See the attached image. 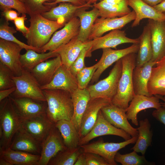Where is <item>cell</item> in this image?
Instances as JSON below:
<instances>
[{"label":"cell","mask_w":165,"mask_h":165,"mask_svg":"<svg viewBox=\"0 0 165 165\" xmlns=\"http://www.w3.org/2000/svg\"><path fill=\"white\" fill-rule=\"evenodd\" d=\"M30 17V26L24 37L28 45L40 50L49 41L53 33L66 23L61 21L47 19L41 14Z\"/></svg>","instance_id":"cell-1"},{"label":"cell","mask_w":165,"mask_h":165,"mask_svg":"<svg viewBox=\"0 0 165 165\" xmlns=\"http://www.w3.org/2000/svg\"><path fill=\"white\" fill-rule=\"evenodd\" d=\"M47 104L46 113L54 123L61 120L71 121L74 107L71 93L56 89L42 90Z\"/></svg>","instance_id":"cell-2"},{"label":"cell","mask_w":165,"mask_h":165,"mask_svg":"<svg viewBox=\"0 0 165 165\" xmlns=\"http://www.w3.org/2000/svg\"><path fill=\"white\" fill-rule=\"evenodd\" d=\"M136 53L129 54L121 58L122 71L117 92L111 103L126 110L135 95L133 88L132 74L136 66Z\"/></svg>","instance_id":"cell-3"},{"label":"cell","mask_w":165,"mask_h":165,"mask_svg":"<svg viewBox=\"0 0 165 165\" xmlns=\"http://www.w3.org/2000/svg\"><path fill=\"white\" fill-rule=\"evenodd\" d=\"M21 123L9 96L0 101V149L9 147Z\"/></svg>","instance_id":"cell-4"},{"label":"cell","mask_w":165,"mask_h":165,"mask_svg":"<svg viewBox=\"0 0 165 165\" xmlns=\"http://www.w3.org/2000/svg\"><path fill=\"white\" fill-rule=\"evenodd\" d=\"M122 71L121 59L116 62L108 77L87 87L91 98H101L111 101L116 94Z\"/></svg>","instance_id":"cell-5"},{"label":"cell","mask_w":165,"mask_h":165,"mask_svg":"<svg viewBox=\"0 0 165 165\" xmlns=\"http://www.w3.org/2000/svg\"><path fill=\"white\" fill-rule=\"evenodd\" d=\"M16 90L10 96L14 98L27 97L46 101L41 86L31 72L23 68L22 74L13 75Z\"/></svg>","instance_id":"cell-6"},{"label":"cell","mask_w":165,"mask_h":165,"mask_svg":"<svg viewBox=\"0 0 165 165\" xmlns=\"http://www.w3.org/2000/svg\"><path fill=\"white\" fill-rule=\"evenodd\" d=\"M138 136L119 143L105 142L102 138L90 144L80 146L84 152H92L102 157L109 165H116L115 156L120 149L130 144H135Z\"/></svg>","instance_id":"cell-7"},{"label":"cell","mask_w":165,"mask_h":165,"mask_svg":"<svg viewBox=\"0 0 165 165\" xmlns=\"http://www.w3.org/2000/svg\"><path fill=\"white\" fill-rule=\"evenodd\" d=\"M80 25L79 18L75 17L67 23L62 29L56 31L49 41L40 49L41 53L54 51L77 36Z\"/></svg>","instance_id":"cell-8"},{"label":"cell","mask_w":165,"mask_h":165,"mask_svg":"<svg viewBox=\"0 0 165 165\" xmlns=\"http://www.w3.org/2000/svg\"><path fill=\"white\" fill-rule=\"evenodd\" d=\"M23 49L17 43L0 38V62L9 68L14 76L22 74L20 53Z\"/></svg>","instance_id":"cell-9"},{"label":"cell","mask_w":165,"mask_h":165,"mask_svg":"<svg viewBox=\"0 0 165 165\" xmlns=\"http://www.w3.org/2000/svg\"><path fill=\"white\" fill-rule=\"evenodd\" d=\"M106 135H114L121 137L125 140L131 136L125 131L118 128L110 123L104 117L100 110L96 121L90 131L80 139L79 146L87 144L96 138Z\"/></svg>","instance_id":"cell-10"},{"label":"cell","mask_w":165,"mask_h":165,"mask_svg":"<svg viewBox=\"0 0 165 165\" xmlns=\"http://www.w3.org/2000/svg\"><path fill=\"white\" fill-rule=\"evenodd\" d=\"M136 17V13L133 10L129 14L119 17L97 18L95 20L89 35L88 40L100 37L105 32L115 29H120Z\"/></svg>","instance_id":"cell-11"},{"label":"cell","mask_w":165,"mask_h":165,"mask_svg":"<svg viewBox=\"0 0 165 165\" xmlns=\"http://www.w3.org/2000/svg\"><path fill=\"white\" fill-rule=\"evenodd\" d=\"M40 157L37 165H48L59 152L66 149L60 133L54 125L41 144Z\"/></svg>","instance_id":"cell-12"},{"label":"cell","mask_w":165,"mask_h":165,"mask_svg":"<svg viewBox=\"0 0 165 165\" xmlns=\"http://www.w3.org/2000/svg\"><path fill=\"white\" fill-rule=\"evenodd\" d=\"M54 125L46 113L23 120L21 127L41 144Z\"/></svg>","instance_id":"cell-13"},{"label":"cell","mask_w":165,"mask_h":165,"mask_svg":"<svg viewBox=\"0 0 165 165\" xmlns=\"http://www.w3.org/2000/svg\"><path fill=\"white\" fill-rule=\"evenodd\" d=\"M92 41V45L88 50L87 57L91 56L92 52L99 49L105 48L116 49V47L120 44L125 43L138 44L139 38L133 39L126 36L124 31L120 29L112 30L103 36L95 38Z\"/></svg>","instance_id":"cell-14"},{"label":"cell","mask_w":165,"mask_h":165,"mask_svg":"<svg viewBox=\"0 0 165 165\" xmlns=\"http://www.w3.org/2000/svg\"><path fill=\"white\" fill-rule=\"evenodd\" d=\"M139 48V43H134L128 47L122 49L113 50L111 48L102 49V55L97 62L98 67L91 79V83L93 84L97 81L102 73L113 63L129 54L137 53Z\"/></svg>","instance_id":"cell-15"},{"label":"cell","mask_w":165,"mask_h":165,"mask_svg":"<svg viewBox=\"0 0 165 165\" xmlns=\"http://www.w3.org/2000/svg\"><path fill=\"white\" fill-rule=\"evenodd\" d=\"M22 122L24 120L46 113V101L27 97L14 98L9 96Z\"/></svg>","instance_id":"cell-16"},{"label":"cell","mask_w":165,"mask_h":165,"mask_svg":"<svg viewBox=\"0 0 165 165\" xmlns=\"http://www.w3.org/2000/svg\"><path fill=\"white\" fill-rule=\"evenodd\" d=\"M101 110L105 118L114 126L125 131L132 137L138 136L137 128L132 127L128 121L126 110L111 103Z\"/></svg>","instance_id":"cell-17"},{"label":"cell","mask_w":165,"mask_h":165,"mask_svg":"<svg viewBox=\"0 0 165 165\" xmlns=\"http://www.w3.org/2000/svg\"><path fill=\"white\" fill-rule=\"evenodd\" d=\"M111 103V101L108 99L90 98L82 118L79 132L80 138L86 135L93 128L101 109Z\"/></svg>","instance_id":"cell-18"},{"label":"cell","mask_w":165,"mask_h":165,"mask_svg":"<svg viewBox=\"0 0 165 165\" xmlns=\"http://www.w3.org/2000/svg\"><path fill=\"white\" fill-rule=\"evenodd\" d=\"M153 50L152 61L157 63L165 56V20L148 19Z\"/></svg>","instance_id":"cell-19"},{"label":"cell","mask_w":165,"mask_h":165,"mask_svg":"<svg viewBox=\"0 0 165 165\" xmlns=\"http://www.w3.org/2000/svg\"><path fill=\"white\" fill-rule=\"evenodd\" d=\"M160 99L155 95L147 96L141 95H135L126 109L128 120L138 126L139 125L137 115L140 111L149 108L158 109L162 107Z\"/></svg>","instance_id":"cell-20"},{"label":"cell","mask_w":165,"mask_h":165,"mask_svg":"<svg viewBox=\"0 0 165 165\" xmlns=\"http://www.w3.org/2000/svg\"><path fill=\"white\" fill-rule=\"evenodd\" d=\"M41 88L42 90H62L71 93L78 88V85L76 76L72 73L69 69L62 64L57 70L50 82L41 86Z\"/></svg>","instance_id":"cell-21"},{"label":"cell","mask_w":165,"mask_h":165,"mask_svg":"<svg viewBox=\"0 0 165 165\" xmlns=\"http://www.w3.org/2000/svg\"><path fill=\"white\" fill-rule=\"evenodd\" d=\"M93 7V5L87 3L84 5L78 6L69 3L62 2L58 6L52 8L48 11L41 14L47 19L61 21L67 23L77 17V14L79 11L83 9H88Z\"/></svg>","instance_id":"cell-22"},{"label":"cell","mask_w":165,"mask_h":165,"mask_svg":"<svg viewBox=\"0 0 165 165\" xmlns=\"http://www.w3.org/2000/svg\"><path fill=\"white\" fill-rule=\"evenodd\" d=\"M153 67L148 83L150 95L165 100V56Z\"/></svg>","instance_id":"cell-23"},{"label":"cell","mask_w":165,"mask_h":165,"mask_svg":"<svg viewBox=\"0 0 165 165\" xmlns=\"http://www.w3.org/2000/svg\"><path fill=\"white\" fill-rule=\"evenodd\" d=\"M156 63L151 60L140 66H135L132 74L134 93L135 95L151 96L148 90V83L152 68Z\"/></svg>","instance_id":"cell-24"},{"label":"cell","mask_w":165,"mask_h":165,"mask_svg":"<svg viewBox=\"0 0 165 165\" xmlns=\"http://www.w3.org/2000/svg\"><path fill=\"white\" fill-rule=\"evenodd\" d=\"M62 64L61 59L59 55L40 63L30 72L42 86L50 82L57 70Z\"/></svg>","instance_id":"cell-25"},{"label":"cell","mask_w":165,"mask_h":165,"mask_svg":"<svg viewBox=\"0 0 165 165\" xmlns=\"http://www.w3.org/2000/svg\"><path fill=\"white\" fill-rule=\"evenodd\" d=\"M9 147L12 149L40 155L41 144L21 127L14 136Z\"/></svg>","instance_id":"cell-26"},{"label":"cell","mask_w":165,"mask_h":165,"mask_svg":"<svg viewBox=\"0 0 165 165\" xmlns=\"http://www.w3.org/2000/svg\"><path fill=\"white\" fill-rule=\"evenodd\" d=\"M91 44V40L82 42L79 40L77 36L55 50L60 56L62 64L69 69L82 50Z\"/></svg>","instance_id":"cell-27"},{"label":"cell","mask_w":165,"mask_h":165,"mask_svg":"<svg viewBox=\"0 0 165 165\" xmlns=\"http://www.w3.org/2000/svg\"><path fill=\"white\" fill-rule=\"evenodd\" d=\"M128 6L131 7L136 13V17L131 27L139 25L143 19L148 18L158 21L165 20V14L147 4L142 0H128Z\"/></svg>","instance_id":"cell-28"},{"label":"cell","mask_w":165,"mask_h":165,"mask_svg":"<svg viewBox=\"0 0 165 165\" xmlns=\"http://www.w3.org/2000/svg\"><path fill=\"white\" fill-rule=\"evenodd\" d=\"M74 107V112L71 121L79 132L82 115L91 98L87 88H78L71 93Z\"/></svg>","instance_id":"cell-29"},{"label":"cell","mask_w":165,"mask_h":165,"mask_svg":"<svg viewBox=\"0 0 165 165\" xmlns=\"http://www.w3.org/2000/svg\"><path fill=\"white\" fill-rule=\"evenodd\" d=\"M0 156L12 165H37L40 155L11 149L9 147L0 149Z\"/></svg>","instance_id":"cell-30"},{"label":"cell","mask_w":165,"mask_h":165,"mask_svg":"<svg viewBox=\"0 0 165 165\" xmlns=\"http://www.w3.org/2000/svg\"><path fill=\"white\" fill-rule=\"evenodd\" d=\"M82 9L78 12L76 15L80 20L79 32L77 38L80 41L86 42L88 41L92 27L96 20L99 16V10L94 7L91 10Z\"/></svg>","instance_id":"cell-31"},{"label":"cell","mask_w":165,"mask_h":165,"mask_svg":"<svg viewBox=\"0 0 165 165\" xmlns=\"http://www.w3.org/2000/svg\"><path fill=\"white\" fill-rule=\"evenodd\" d=\"M139 48L136 56V66H140L151 60L153 56V50L150 27L148 24L143 28L139 37Z\"/></svg>","instance_id":"cell-32"},{"label":"cell","mask_w":165,"mask_h":165,"mask_svg":"<svg viewBox=\"0 0 165 165\" xmlns=\"http://www.w3.org/2000/svg\"><path fill=\"white\" fill-rule=\"evenodd\" d=\"M55 126L59 131L67 148H72L79 146L81 138L79 132L71 121L60 120L55 123Z\"/></svg>","instance_id":"cell-33"},{"label":"cell","mask_w":165,"mask_h":165,"mask_svg":"<svg viewBox=\"0 0 165 165\" xmlns=\"http://www.w3.org/2000/svg\"><path fill=\"white\" fill-rule=\"evenodd\" d=\"M139 125V127L137 128L138 131L137 139L131 149L145 155L147 148L151 145L153 133L148 119L140 121Z\"/></svg>","instance_id":"cell-34"},{"label":"cell","mask_w":165,"mask_h":165,"mask_svg":"<svg viewBox=\"0 0 165 165\" xmlns=\"http://www.w3.org/2000/svg\"><path fill=\"white\" fill-rule=\"evenodd\" d=\"M26 51L21 55L20 61L23 68L30 71L40 63L59 55L55 50L40 53L31 49Z\"/></svg>","instance_id":"cell-35"},{"label":"cell","mask_w":165,"mask_h":165,"mask_svg":"<svg viewBox=\"0 0 165 165\" xmlns=\"http://www.w3.org/2000/svg\"><path fill=\"white\" fill-rule=\"evenodd\" d=\"M93 6L98 10L99 16L104 18L123 16L131 12L128 7L127 3L112 5L108 4L102 0L93 4Z\"/></svg>","instance_id":"cell-36"},{"label":"cell","mask_w":165,"mask_h":165,"mask_svg":"<svg viewBox=\"0 0 165 165\" xmlns=\"http://www.w3.org/2000/svg\"><path fill=\"white\" fill-rule=\"evenodd\" d=\"M83 152L80 146L67 148L59 152L50 160L48 165H74L79 156Z\"/></svg>","instance_id":"cell-37"},{"label":"cell","mask_w":165,"mask_h":165,"mask_svg":"<svg viewBox=\"0 0 165 165\" xmlns=\"http://www.w3.org/2000/svg\"><path fill=\"white\" fill-rule=\"evenodd\" d=\"M115 160L122 165H155L153 162L147 161L145 155L140 156L133 151L130 153L122 154L117 152L115 156Z\"/></svg>","instance_id":"cell-38"},{"label":"cell","mask_w":165,"mask_h":165,"mask_svg":"<svg viewBox=\"0 0 165 165\" xmlns=\"http://www.w3.org/2000/svg\"><path fill=\"white\" fill-rule=\"evenodd\" d=\"M16 32V30L13 27L9 26L8 21L6 20L3 23L1 24L0 26L1 38L17 43L26 50L28 49H31L38 53H41L40 50L26 44L17 39L13 35Z\"/></svg>","instance_id":"cell-39"},{"label":"cell","mask_w":165,"mask_h":165,"mask_svg":"<svg viewBox=\"0 0 165 165\" xmlns=\"http://www.w3.org/2000/svg\"><path fill=\"white\" fill-rule=\"evenodd\" d=\"M56 0H24L27 14L30 16L36 14L42 13L49 11L51 8L46 6V2L53 3Z\"/></svg>","instance_id":"cell-40"},{"label":"cell","mask_w":165,"mask_h":165,"mask_svg":"<svg viewBox=\"0 0 165 165\" xmlns=\"http://www.w3.org/2000/svg\"><path fill=\"white\" fill-rule=\"evenodd\" d=\"M98 64L97 62L94 65L89 67H85L76 74V78L78 88L84 89L87 88L88 85L97 68Z\"/></svg>","instance_id":"cell-41"},{"label":"cell","mask_w":165,"mask_h":165,"mask_svg":"<svg viewBox=\"0 0 165 165\" xmlns=\"http://www.w3.org/2000/svg\"><path fill=\"white\" fill-rule=\"evenodd\" d=\"M13 75L11 70L0 62V90L16 86L12 79Z\"/></svg>","instance_id":"cell-42"},{"label":"cell","mask_w":165,"mask_h":165,"mask_svg":"<svg viewBox=\"0 0 165 165\" xmlns=\"http://www.w3.org/2000/svg\"><path fill=\"white\" fill-rule=\"evenodd\" d=\"M0 8L2 11L14 9L22 15L27 14V11L24 2L19 0H0Z\"/></svg>","instance_id":"cell-43"},{"label":"cell","mask_w":165,"mask_h":165,"mask_svg":"<svg viewBox=\"0 0 165 165\" xmlns=\"http://www.w3.org/2000/svg\"><path fill=\"white\" fill-rule=\"evenodd\" d=\"M92 44L84 48L81 51L77 58L71 65L69 70L75 76L80 71L85 67L84 60L87 57V52L90 48Z\"/></svg>","instance_id":"cell-44"},{"label":"cell","mask_w":165,"mask_h":165,"mask_svg":"<svg viewBox=\"0 0 165 165\" xmlns=\"http://www.w3.org/2000/svg\"><path fill=\"white\" fill-rule=\"evenodd\" d=\"M86 165H109L101 156L95 153L84 152Z\"/></svg>","instance_id":"cell-45"},{"label":"cell","mask_w":165,"mask_h":165,"mask_svg":"<svg viewBox=\"0 0 165 165\" xmlns=\"http://www.w3.org/2000/svg\"><path fill=\"white\" fill-rule=\"evenodd\" d=\"M27 19L26 14L22 15L21 16H18L13 21L16 31L22 33L24 36L28 33V28L24 24V21Z\"/></svg>","instance_id":"cell-46"},{"label":"cell","mask_w":165,"mask_h":165,"mask_svg":"<svg viewBox=\"0 0 165 165\" xmlns=\"http://www.w3.org/2000/svg\"><path fill=\"white\" fill-rule=\"evenodd\" d=\"M62 2L69 3L78 6H83L86 3L84 0H56L53 3L46 2L45 5L52 8L56 6L57 4Z\"/></svg>","instance_id":"cell-47"},{"label":"cell","mask_w":165,"mask_h":165,"mask_svg":"<svg viewBox=\"0 0 165 165\" xmlns=\"http://www.w3.org/2000/svg\"><path fill=\"white\" fill-rule=\"evenodd\" d=\"M153 117L165 125V108L161 107L154 110L152 113Z\"/></svg>","instance_id":"cell-48"},{"label":"cell","mask_w":165,"mask_h":165,"mask_svg":"<svg viewBox=\"0 0 165 165\" xmlns=\"http://www.w3.org/2000/svg\"><path fill=\"white\" fill-rule=\"evenodd\" d=\"M19 14L18 13L11 9L6 10L1 13L2 16L8 22L14 21L19 16Z\"/></svg>","instance_id":"cell-49"},{"label":"cell","mask_w":165,"mask_h":165,"mask_svg":"<svg viewBox=\"0 0 165 165\" xmlns=\"http://www.w3.org/2000/svg\"><path fill=\"white\" fill-rule=\"evenodd\" d=\"M16 89V86L3 90H0V102L8 97Z\"/></svg>","instance_id":"cell-50"},{"label":"cell","mask_w":165,"mask_h":165,"mask_svg":"<svg viewBox=\"0 0 165 165\" xmlns=\"http://www.w3.org/2000/svg\"><path fill=\"white\" fill-rule=\"evenodd\" d=\"M74 165H86V159L84 152L79 156Z\"/></svg>","instance_id":"cell-51"},{"label":"cell","mask_w":165,"mask_h":165,"mask_svg":"<svg viewBox=\"0 0 165 165\" xmlns=\"http://www.w3.org/2000/svg\"><path fill=\"white\" fill-rule=\"evenodd\" d=\"M107 3L112 5H117L127 3L128 0H102Z\"/></svg>","instance_id":"cell-52"},{"label":"cell","mask_w":165,"mask_h":165,"mask_svg":"<svg viewBox=\"0 0 165 165\" xmlns=\"http://www.w3.org/2000/svg\"><path fill=\"white\" fill-rule=\"evenodd\" d=\"M152 7H154L160 4L164 0H142Z\"/></svg>","instance_id":"cell-53"},{"label":"cell","mask_w":165,"mask_h":165,"mask_svg":"<svg viewBox=\"0 0 165 165\" xmlns=\"http://www.w3.org/2000/svg\"><path fill=\"white\" fill-rule=\"evenodd\" d=\"M153 7L161 13L165 12V0Z\"/></svg>","instance_id":"cell-54"},{"label":"cell","mask_w":165,"mask_h":165,"mask_svg":"<svg viewBox=\"0 0 165 165\" xmlns=\"http://www.w3.org/2000/svg\"><path fill=\"white\" fill-rule=\"evenodd\" d=\"M0 165H12V164L4 159L0 157Z\"/></svg>","instance_id":"cell-55"},{"label":"cell","mask_w":165,"mask_h":165,"mask_svg":"<svg viewBox=\"0 0 165 165\" xmlns=\"http://www.w3.org/2000/svg\"><path fill=\"white\" fill-rule=\"evenodd\" d=\"M86 3L91 4H94L96 3L98 1H101L102 0H84Z\"/></svg>","instance_id":"cell-56"},{"label":"cell","mask_w":165,"mask_h":165,"mask_svg":"<svg viewBox=\"0 0 165 165\" xmlns=\"http://www.w3.org/2000/svg\"><path fill=\"white\" fill-rule=\"evenodd\" d=\"M19 0L24 3V0Z\"/></svg>","instance_id":"cell-57"},{"label":"cell","mask_w":165,"mask_h":165,"mask_svg":"<svg viewBox=\"0 0 165 165\" xmlns=\"http://www.w3.org/2000/svg\"><path fill=\"white\" fill-rule=\"evenodd\" d=\"M163 13H164V14H165V12Z\"/></svg>","instance_id":"cell-58"},{"label":"cell","mask_w":165,"mask_h":165,"mask_svg":"<svg viewBox=\"0 0 165 165\" xmlns=\"http://www.w3.org/2000/svg\"><path fill=\"white\" fill-rule=\"evenodd\" d=\"M164 165H165V163H164Z\"/></svg>","instance_id":"cell-59"}]
</instances>
